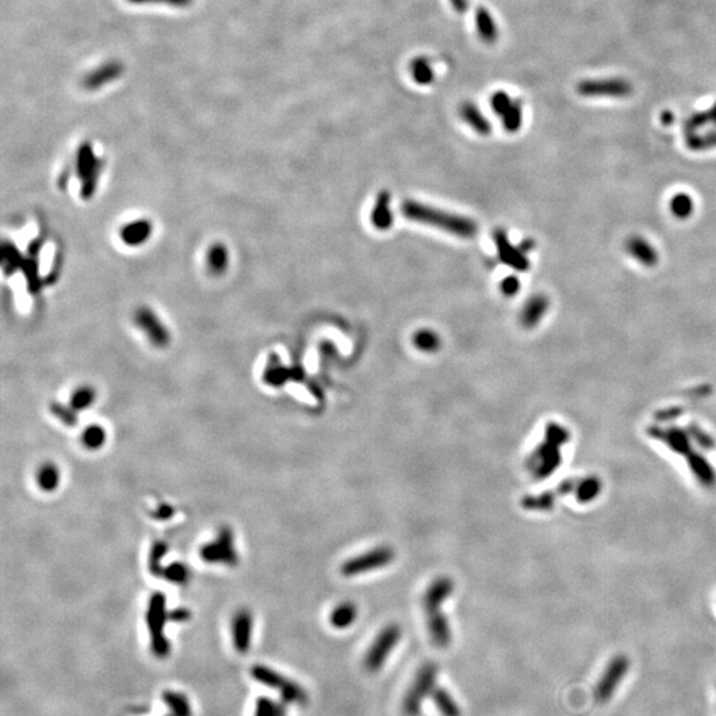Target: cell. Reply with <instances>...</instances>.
Segmentation results:
<instances>
[{
    "instance_id": "6da1fadb",
    "label": "cell",
    "mask_w": 716,
    "mask_h": 716,
    "mask_svg": "<svg viewBox=\"0 0 716 716\" xmlns=\"http://www.w3.org/2000/svg\"><path fill=\"white\" fill-rule=\"evenodd\" d=\"M453 592L454 581L450 577H438L427 586L422 600L424 609L426 611L430 638L439 649H446L453 640L448 620L442 613V604L450 598Z\"/></svg>"
},
{
    "instance_id": "7a4b0ae2",
    "label": "cell",
    "mask_w": 716,
    "mask_h": 716,
    "mask_svg": "<svg viewBox=\"0 0 716 716\" xmlns=\"http://www.w3.org/2000/svg\"><path fill=\"white\" fill-rule=\"evenodd\" d=\"M401 211L403 216H406L410 220L431 227H437L463 239L473 238L478 232V226L473 219L457 213H447L439 209H434L431 206L418 203L415 200L403 202L401 206Z\"/></svg>"
},
{
    "instance_id": "3957f363",
    "label": "cell",
    "mask_w": 716,
    "mask_h": 716,
    "mask_svg": "<svg viewBox=\"0 0 716 716\" xmlns=\"http://www.w3.org/2000/svg\"><path fill=\"white\" fill-rule=\"evenodd\" d=\"M168 621L166 609V597L161 592H155L150 597L146 611V624L150 634V646L154 656L165 658L170 653V643L165 636V625Z\"/></svg>"
},
{
    "instance_id": "277c9868",
    "label": "cell",
    "mask_w": 716,
    "mask_h": 716,
    "mask_svg": "<svg viewBox=\"0 0 716 716\" xmlns=\"http://www.w3.org/2000/svg\"><path fill=\"white\" fill-rule=\"evenodd\" d=\"M565 433L561 427L557 425H549L547 428L545 441L539 444L537 450L530 457L528 467L536 476H547L548 473H553L557 467L560 457H559V446L564 442Z\"/></svg>"
},
{
    "instance_id": "5b68a950",
    "label": "cell",
    "mask_w": 716,
    "mask_h": 716,
    "mask_svg": "<svg viewBox=\"0 0 716 716\" xmlns=\"http://www.w3.org/2000/svg\"><path fill=\"white\" fill-rule=\"evenodd\" d=\"M394 549L389 545H378L345 560L341 565V575L344 577H357L386 568L394 561Z\"/></svg>"
},
{
    "instance_id": "8992f818",
    "label": "cell",
    "mask_w": 716,
    "mask_h": 716,
    "mask_svg": "<svg viewBox=\"0 0 716 716\" xmlns=\"http://www.w3.org/2000/svg\"><path fill=\"white\" fill-rule=\"evenodd\" d=\"M252 678L264 686L274 688L279 691L280 697L286 703H293V704H305L308 701V695L304 688L299 683L290 681L281 675L280 672L272 670L267 666H254L252 670Z\"/></svg>"
},
{
    "instance_id": "52a82bcc",
    "label": "cell",
    "mask_w": 716,
    "mask_h": 716,
    "mask_svg": "<svg viewBox=\"0 0 716 716\" xmlns=\"http://www.w3.org/2000/svg\"><path fill=\"white\" fill-rule=\"evenodd\" d=\"M437 675H438V667L434 663H426L419 669L414 682H412V687L408 691L405 701H403L405 715H419L422 701L430 694H433V691L435 690L434 687H435Z\"/></svg>"
},
{
    "instance_id": "ba28073f",
    "label": "cell",
    "mask_w": 716,
    "mask_h": 716,
    "mask_svg": "<svg viewBox=\"0 0 716 716\" xmlns=\"http://www.w3.org/2000/svg\"><path fill=\"white\" fill-rule=\"evenodd\" d=\"M200 559L207 564H225L235 566L239 561L235 548L234 532L229 527L220 528L213 541L204 544L199 550Z\"/></svg>"
},
{
    "instance_id": "9c48e42d",
    "label": "cell",
    "mask_w": 716,
    "mask_h": 716,
    "mask_svg": "<svg viewBox=\"0 0 716 716\" xmlns=\"http://www.w3.org/2000/svg\"><path fill=\"white\" fill-rule=\"evenodd\" d=\"M401 627L396 624L387 625L385 629H382L366 653V669L370 672L381 670L382 666L387 661V656H390V653L394 650V647L401 640Z\"/></svg>"
},
{
    "instance_id": "30bf717a",
    "label": "cell",
    "mask_w": 716,
    "mask_h": 716,
    "mask_svg": "<svg viewBox=\"0 0 716 716\" xmlns=\"http://www.w3.org/2000/svg\"><path fill=\"white\" fill-rule=\"evenodd\" d=\"M252 614L247 609L239 610L235 613L231 621V634L232 643L238 653L245 654L251 647L252 640Z\"/></svg>"
},
{
    "instance_id": "8fae6325",
    "label": "cell",
    "mask_w": 716,
    "mask_h": 716,
    "mask_svg": "<svg viewBox=\"0 0 716 716\" xmlns=\"http://www.w3.org/2000/svg\"><path fill=\"white\" fill-rule=\"evenodd\" d=\"M136 322L149 340L157 347H164L168 342V333L159 319L148 308H141L136 313Z\"/></svg>"
},
{
    "instance_id": "7c38bea8",
    "label": "cell",
    "mask_w": 716,
    "mask_h": 716,
    "mask_svg": "<svg viewBox=\"0 0 716 716\" xmlns=\"http://www.w3.org/2000/svg\"><path fill=\"white\" fill-rule=\"evenodd\" d=\"M627 670V662L622 656L615 659L609 666L606 674L602 676V681L597 687V698L601 701H605L614 691V687L621 682V678L624 676L625 671Z\"/></svg>"
},
{
    "instance_id": "4fadbf2b",
    "label": "cell",
    "mask_w": 716,
    "mask_h": 716,
    "mask_svg": "<svg viewBox=\"0 0 716 716\" xmlns=\"http://www.w3.org/2000/svg\"><path fill=\"white\" fill-rule=\"evenodd\" d=\"M494 238H495V244H496V248H498L499 258L502 259L503 263H505L507 265H511V267L516 268V270H520V271L527 270L528 261L523 256L521 251H518V248H515L511 244L503 231H496Z\"/></svg>"
},
{
    "instance_id": "5bb4252c",
    "label": "cell",
    "mask_w": 716,
    "mask_h": 716,
    "mask_svg": "<svg viewBox=\"0 0 716 716\" xmlns=\"http://www.w3.org/2000/svg\"><path fill=\"white\" fill-rule=\"evenodd\" d=\"M579 91L582 94H615L625 96L630 91L629 84L622 80H601V81H586L579 84Z\"/></svg>"
},
{
    "instance_id": "9a60e30c",
    "label": "cell",
    "mask_w": 716,
    "mask_h": 716,
    "mask_svg": "<svg viewBox=\"0 0 716 716\" xmlns=\"http://www.w3.org/2000/svg\"><path fill=\"white\" fill-rule=\"evenodd\" d=\"M475 26L479 37L486 44H494L499 37V30L494 16L484 7H479L475 12Z\"/></svg>"
},
{
    "instance_id": "2e32d148",
    "label": "cell",
    "mask_w": 716,
    "mask_h": 716,
    "mask_svg": "<svg viewBox=\"0 0 716 716\" xmlns=\"http://www.w3.org/2000/svg\"><path fill=\"white\" fill-rule=\"evenodd\" d=\"M372 225L377 229H387L393 226L394 216L390 210V195L382 191L376 200V204L370 215Z\"/></svg>"
},
{
    "instance_id": "e0dca14e",
    "label": "cell",
    "mask_w": 716,
    "mask_h": 716,
    "mask_svg": "<svg viewBox=\"0 0 716 716\" xmlns=\"http://www.w3.org/2000/svg\"><path fill=\"white\" fill-rule=\"evenodd\" d=\"M460 117L471 129L482 136L491 133V122L473 103H464L460 107Z\"/></svg>"
},
{
    "instance_id": "ac0fdd59",
    "label": "cell",
    "mask_w": 716,
    "mask_h": 716,
    "mask_svg": "<svg viewBox=\"0 0 716 716\" xmlns=\"http://www.w3.org/2000/svg\"><path fill=\"white\" fill-rule=\"evenodd\" d=\"M357 617H358L357 606L353 602L345 601V602L338 604L335 609L332 610L329 621H331V625L333 626L335 629L344 630V629L351 627L356 622Z\"/></svg>"
},
{
    "instance_id": "d6986e66",
    "label": "cell",
    "mask_w": 716,
    "mask_h": 716,
    "mask_svg": "<svg viewBox=\"0 0 716 716\" xmlns=\"http://www.w3.org/2000/svg\"><path fill=\"white\" fill-rule=\"evenodd\" d=\"M150 223L146 220H138L130 225H126L121 229L122 241L129 245H137L143 243L150 236Z\"/></svg>"
},
{
    "instance_id": "ffe728a7",
    "label": "cell",
    "mask_w": 716,
    "mask_h": 716,
    "mask_svg": "<svg viewBox=\"0 0 716 716\" xmlns=\"http://www.w3.org/2000/svg\"><path fill=\"white\" fill-rule=\"evenodd\" d=\"M37 486L44 492H53L60 484V471L56 464L44 463L36 473Z\"/></svg>"
},
{
    "instance_id": "44dd1931",
    "label": "cell",
    "mask_w": 716,
    "mask_h": 716,
    "mask_svg": "<svg viewBox=\"0 0 716 716\" xmlns=\"http://www.w3.org/2000/svg\"><path fill=\"white\" fill-rule=\"evenodd\" d=\"M120 69H121L120 64H116V62L103 65L98 69H96L93 73L88 75V77L84 80V84L87 85V88H91V89L100 88L103 84L109 82L110 80L119 76Z\"/></svg>"
},
{
    "instance_id": "7402d4cb",
    "label": "cell",
    "mask_w": 716,
    "mask_h": 716,
    "mask_svg": "<svg viewBox=\"0 0 716 716\" xmlns=\"http://www.w3.org/2000/svg\"><path fill=\"white\" fill-rule=\"evenodd\" d=\"M547 311V300L541 296H536L532 300H530L523 309L521 313V322L524 326H534L543 315Z\"/></svg>"
},
{
    "instance_id": "603a6c76",
    "label": "cell",
    "mask_w": 716,
    "mask_h": 716,
    "mask_svg": "<svg viewBox=\"0 0 716 716\" xmlns=\"http://www.w3.org/2000/svg\"><path fill=\"white\" fill-rule=\"evenodd\" d=\"M410 73H412V80L419 85H430L435 78L431 62L427 60L426 58H422V56L415 58L414 60H412Z\"/></svg>"
},
{
    "instance_id": "cb8c5ba5",
    "label": "cell",
    "mask_w": 716,
    "mask_h": 716,
    "mask_svg": "<svg viewBox=\"0 0 716 716\" xmlns=\"http://www.w3.org/2000/svg\"><path fill=\"white\" fill-rule=\"evenodd\" d=\"M433 701L443 716H460V708L447 690L435 688L433 691Z\"/></svg>"
},
{
    "instance_id": "d4e9b609",
    "label": "cell",
    "mask_w": 716,
    "mask_h": 716,
    "mask_svg": "<svg viewBox=\"0 0 716 716\" xmlns=\"http://www.w3.org/2000/svg\"><path fill=\"white\" fill-rule=\"evenodd\" d=\"M164 701L166 703V706H168V710L171 711L173 716L193 715V710H191L190 701L181 692L166 691L164 694Z\"/></svg>"
},
{
    "instance_id": "484cf974",
    "label": "cell",
    "mask_w": 716,
    "mask_h": 716,
    "mask_svg": "<svg viewBox=\"0 0 716 716\" xmlns=\"http://www.w3.org/2000/svg\"><path fill=\"white\" fill-rule=\"evenodd\" d=\"M81 442L88 450H100L107 442V431L100 425H91L82 431Z\"/></svg>"
},
{
    "instance_id": "4316f807",
    "label": "cell",
    "mask_w": 716,
    "mask_h": 716,
    "mask_svg": "<svg viewBox=\"0 0 716 716\" xmlns=\"http://www.w3.org/2000/svg\"><path fill=\"white\" fill-rule=\"evenodd\" d=\"M412 342L417 349L425 351V353H434V351H438L441 347L439 335L431 329L418 331L412 337Z\"/></svg>"
},
{
    "instance_id": "83f0119b",
    "label": "cell",
    "mask_w": 716,
    "mask_h": 716,
    "mask_svg": "<svg viewBox=\"0 0 716 716\" xmlns=\"http://www.w3.org/2000/svg\"><path fill=\"white\" fill-rule=\"evenodd\" d=\"M207 263H209V268L213 274L225 272V270L227 268V264H229V252H227L226 247L222 244L213 245L207 255Z\"/></svg>"
},
{
    "instance_id": "f1b7e54d",
    "label": "cell",
    "mask_w": 716,
    "mask_h": 716,
    "mask_svg": "<svg viewBox=\"0 0 716 716\" xmlns=\"http://www.w3.org/2000/svg\"><path fill=\"white\" fill-rule=\"evenodd\" d=\"M168 549V544L165 541H157L152 544L150 553H149V564H148L152 576L162 577L164 569H165V566H162V560L166 556Z\"/></svg>"
},
{
    "instance_id": "f546056e",
    "label": "cell",
    "mask_w": 716,
    "mask_h": 716,
    "mask_svg": "<svg viewBox=\"0 0 716 716\" xmlns=\"http://www.w3.org/2000/svg\"><path fill=\"white\" fill-rule=\"evenodd\" d=\"M94 399H96L94 390L89 386H81L71 396L69 406L76 412H81V410L91 408Z\"/></svg>"
},
{
    "instance_id": "4dcf8cb0",
    "label": "cell",
    "mask_w": 716,
    "mask_h": 716,
    "mask_svg": "<svg viewBox=\"0 0 716 716\" xmlns=\"http://www.w3.org/2000/svg\"><path fill=\"white\" fill-rule=\"evenodd\" d=\"M254 716H287V708L283 703L261 697L256 701Z\"/></svg>"
},
{
    "instance_id": "1f68e13d",
    "label": "cell",
    "mask_w": 716,
    "mask_h": 716,
    "mask_svg": "<svg viewBox=\"0 0 716 716\" xmlns=\"http://www.w3.org/2000/svg\"><path fill=\"white\" fill-rule=\"evenodd\" d=\"M162 577L175 585H183L190 579V572L186 565L175 561V563H171L168 566H165Z\"/></svg>"
},
{
    "instance_id": "d6a6232c",
    "label": "cell",
    "mask_w": 716,
    "mask_h": 716,
    "mask_svg": "<svg viewBox=\"0 0 716 716\" xmlns=\"http://www.w3.org/2000/svg\"><path fill=\"white\" fill-rule=\"evenodd\" d=\"M504 129L509 133L518 132L523 121V109L518 101H515L514 105L509 107V110L502 117Z\"/></svg>"
},
{
    "instance_id": "836d02e7",
    "label": "cell",
    "mask_w": 716,
    "mask_h": 716,
    "mask_svg": "<svg viewBox=\"0 0 716 716\" xmlns=\"http://www.w3.org/2000/svg\"><path fill=\"white\" fill-rule=\"evenodd\" d=\"M49 409H51V412L60 421L61 424H64L65 426H76L77 412L73 410L71 406L67 408V406L61 405L60 402H52Z\"/></svg>"
},
{
    "instance_id": "e575fe53",
    "label": "cell",
    "mask_w": 716,
    "mask_h": 716,
    "mask_svg": "<svg viewBox=\"0 0 716 716\" xmlns=\"http://www.w3.org/2000/svg\"><path fill=\"white\" fill-rule=\"evenodd\" d=\"M514 103L515 101L508 96V93L503 91H495L491 97L492 110L500 117H503L504 114L509 110V107L514 105Z\"/></svg>"
},
{
    "instance_id": "d590c367",
    "label": "cell",
    "mask_w": 716,
    "mask_h": 716,
    "mask_svg": "<svg viewBox=\"0 0 716 716\" xmlns=\"http://www.w3.org/2000/svg\"><path fill=\"white\" fill-rule=\"evenodd\" d=\"M290 378V372L280 365L270 367L265 373V382L272 386H281Z\"/></svg>"
},
{
    "instance_id": "8d00e7d4",
    "label": "cell",
    "mask_w": 716,
    "mask_h": 716,
    "mask_svg": "<svg viewBox=\"0 0 716 716\" xmlns=\"http://www.w3.org/2000/svg\"><path fill=\"white\" fill-rule=\"evenodd\" d=\"M174 512H175V509H174L173 505H170V504H161V505H158L154 509L152 516L155 520H158V521H166L168 518L174 516Z\"/></svg>"
},
{
    "instance_id": "74e56055",
    "label": "cell",
    "mask_w": 716,
    "mask_h": 716,
    "mask_svg": "<svg viewBox=\"0 0 716 716\" xmlns=\"http://www.w3.org/2000/svg\"><path fill=\"white\" fill-rule=\"evenodd\" d=\"M518 288H520V283H518V279H516V277H514V276L507 277V279L504 280L503 283H502V290H503L504 293H505L507 296H512V295H515V293L518 292Z\"/></svg>"
},
{
    "instance_id": "f35d334b",
    "label": "cell",
    "mask_w": 716,
    "mask_h": 716,
    "mask_svg": "<svg viewBox=\"0 0 716 716\" xmlns=\"http://www.w3.org/2000/svg\"><path fill=\"white\" fill-rule=\"evenodd\" d=\"M132 3H139V4H143V3H161V4H168V6H174V7H184V6H189L193 0H129Z\"/></svg>"
},
{
    "instance_id": "ab89813d",
    "label": "cell",
    "mask_w": 716,
    "mask_h": 716,
    "mask_svg": "<svg viewBox=\"0 0 716 716\" xmlns=\"http://www.w3.org/2000/svg\"><path fill=\"white\" fill-rule=\"evenodd\" d=\"M189 618H190V611L187 609H183V608H178V609H174L168 613V621L183 622V621H186Z\"/></svg>"
},
{
    "instance_id": "60d3db41",
    "label": "cell",
    "mask_w": 716,
    "mask_h": 716,
    "mask_svg": "<svg viewBox=\"0 0 716 716\" xmlns=\"http://www.w3.org/2000/svg\"><path fill=\"white\" fill-rule=\"evenodd\" d=\"M450 3L457 14H464L469 10V0H450Z\"/></svg>"
}]
</instances>
